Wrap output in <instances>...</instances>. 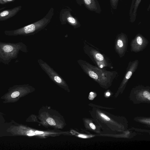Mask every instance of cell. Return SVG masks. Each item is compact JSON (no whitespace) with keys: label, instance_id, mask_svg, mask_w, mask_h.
<instances>
[{"label":"cell","instance_id":"3957f363","mask_svg":"<svg viewBox=\"0 0 150 150\" xmlns=\"http://www.w3.org/2000/svg\"><path fill=\"white\" fill-rule=\"evenodd\" d=\"M54 14V9L51 8L48 13L42 19L22 28L18 32L24 34H34L44 29L50 23Z\"/></svg>","mask_w":150,"mask_h":150},{"label":"cell","instance_id":"6da1fadb","mask_svg":"<svg viewBox=\"0 0 150 150\" xmlns=\"http://www.w3.org/2000/svg\"><path fill=\"white\" fill-rule=\"evenodd\" d=\"M77 62L89 77L101 85L110 84L119 77V74L116 71H109L100 68L83 60H79Z\"/></svg>","mask_w":150,"mask_h":150},{"label":"cell","instance_id":"5bb4252c","mask_svg":"<svg viewBox=\"0 0 150 150\" xmlns=\"http://www.w3.org/2000/svg\"><path fill=\"white\" fill-rule=\"evenodd\" d=\"M143 95L145 98L149 101L150 100V94L149 92L147 91H144L143 93Z\"/></svg>","mask_w":150,"mask_h":150},{"label":"cell","instance_id":"5b68a950","mask_svg":"<svg viewBox=\"0 0 150 150\" xmlns=\"http://www.w3.org/2000/svg\"><path fill=\"white\" fill-rule=\"evenodd\" d=\"M72 10L69 8L62 9L60 13L59 18L62 25L68 24L74 28L80 27L81 24L78 19L73 16L71 12Z\"/></svg>","mask_w":150,"mask_h":150},{"label":"cell","instance_id":"9a60e30c","mask_svg":"<svg viewBox=\"0 0 150 150\" xmlns=\"http://www.w3.org/2000/svg\"><path fill=\"white\" fill-rule=\"evenodd\" d=\"M100 115L105 120L107 121H109L110 120V119L108 117L103 113H100Z\"/></svg>","mask_w":150,"mask_h":150},{"label":"cell","instance_id":"4fadbf2b","mask_svg":"<svg viewBox=\"0 0 150 150\" xmlns=\"http://www.w3.org/2000/svg\"><path fill=\"white\" fill-rule=\"evenodd\" d=\"M3 50L5 52L8 53L12 51L13 50V48L11 46L6 45L4 47Z\"/></svg>","mask_w":150,"mask_h":150},{"label":"cell","instance_id":"30bf717a","mask_svg":"<svg viewBox=\"0 0 150 150\" xmlns=\"http://www.w3.org/2000/svg\"><path fill=\"white\" fill-rule=\"evenodd\" d=\"M21 7L4 11L0 13V20H6L13 17L19 11Z\"/></svg>","mask_w":150,"mask_h":150},{"label":"cell","instance_id":"d6986e66","mask_svg":"<svg viewBox=\"0 0 150 150\" xmlns=\"http://www.w3.org/2000/svg\"><path fill=\"white\" fill-rule=\"evenodd\" d=\"M90 95H93V94H94V93L93 92H91L90 93Z\"/></svg>","mask_w":150,"mask_h":150},{"label":"cell","instance_id":"e0dca14e","mask_svg":"<svg viewBox=\"0 0 150 150\" xmlns=\"http://www.w3.org/2000/svg\"><path fill=\"white\" fill-rule=\"evenodd\" d=\"M89 125L91 128L93 130H95L96 129V126L93 123H90V124Z\"/></svg>","mask_w":150,"mask_h":150},{"label":"cell","instance_id":"ba28073f","mask_svg":"<svg viewBox=\"0 0 150 150\" xmlns=\"http://www.w3.org/2000/svg\"><path fill=\"white\" fill-rule=\"evenodd\" d=\"M81 2L78 4H83L88 10L97 13L101 12V10L97 0H79Z\"/></svg>","mask_w":150,"mask_h":150},{"label":"cell","instance_id":"7c38bea8","mask_svg":"<svg viewBox=\"0 0 150 150\" xmlns=\"http://www.w3.org/2000/svg\"><path fill=\"white\" fill-rule=\"evenodd\" d=\"M119 0H110V6L114 10L117 9Z\"/></svg>","mask_w":150,"mask_h":150},{"label":"cell","instance_id":"277c9868","mask_svg":"<svg viewBox=\"0 0 150 150\" xmlns=\"http://www.w3.org/2000/svg\"><path fill=\"white\" fill-rule=\"evenodd\" d=\"M38 62L42 69L53 82L65 90H69L68 85L65 81L46 62L41 59H38Z\"/></svg>","mask_w":150,"mask_h":150},{"label":"cell","instance_id":"8fae6325","mask_svg":"<svg viewBox=\"0 0 150 150\" xmlns=\"http://www.w3.org/2000/svg\"><path fill=\"white\" fill-rule=\"evenodd\" d=\"M42 119L43 122H45L49 126L54 127L57 128H61L62 125L60 123H58V122L55 120L53 117L49 116L48 115L45 116Z\"/></svg>","mask_w":150,"mask_h":150},{"label":"cell","instance_id":"8992f818","mask_svg":"<svg viewBox=\"0 0 150 150\" xmlns=\"http://www.w3.org/2000/svg\"><path fill=\"white\" fill-rule=\"evenodd\" d=\"M128 39L127 35L123 33L116 37L115 42V49L120 58L124 57L127 51Z\"/></svg>","mask_w":150,"mask_h":150},{"label":"cell","instance_id":"2e32d148","mask_svg":"<svg viewBox=\"0 0 150 150\" xmlns=\"http://www.w3.org/2000/svg\"><path fill=\"white\" fill-rule=\"evenodd\" d=\"M20 94L19 92L17 91L13 92L11 94V97L12 98H15L18 97Z\"/></svg>","mask_w":150,"mask_h":150},{"label":"cell","instance_id":"7a4b0ae2","mask_svg":"<svg viewBox=\"0 0 150 150\" xmlns=\"http://www.w3.org/2000/svg\"><path fill=\"white\" fill-rule=\"evenodd\" d=\"M83 49L85 53L99 68H113V64L110 58L99 49L85 40L83 42Z\"/></svg>","mask_w":150,"mask_h":150},{"label":"cell","instance_id":"9c48e42d","mask_svg":"<svg viewBox=\"0 0 150 150\" xmlns=\"http://www.w3.org/2000/svg\"><path fill=\"white\" fill-rule=\"evenodd\" d=\"M141 0H132L129 12L130 21L133 23L135 21L137 15V11Z\"/></svg>","mask_w":150,"mask_h":150},{"label":"cell","instance_id":"52a82bcc","mask_svg":"<svg viewBox=\"0 0 150 150\" xmlns=\"http://www.w3.org/2000/svg\"><path fill=\"white\" fill-rule=\"evenodd\" d=\"M149 43L145 37L141 34L138 33L131 42V51L135 53L142 51L146 48Z\"/></svg>","mask_w":150,"mask_h":150},{"label":"cell","instance_id":"ac0fdd59","mask_svg":"<svg viewBox=\"0 0 150 150\" xmlns=\"http://www.w3.org/2000/svg\"><path fill=\"white\" fill-rule=\"evenodd\" d=\"M106 95L107 96L109 97L110 95V93L109 92H107L106 93Z\"/></svg>","mask_w":150,"mask_h":150}]
</instances>
